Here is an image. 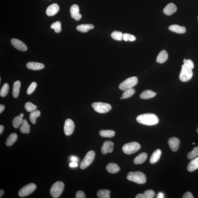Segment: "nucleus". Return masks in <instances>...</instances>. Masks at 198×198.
<instances>
[{"mask_svg": "<svg viewBox=\"0 0 198 198\" xmlns=\"http://www.w3.org/2000/svg\"><path fill=\"white\" fill-rule=\"evenodd\" d=\"M137 120L139 123L147 126L156 125L159 122V119L155 114H140L137 117Z\"/></svg>", "mask_w": 198, "mask_h": 198, "instance_id": "nucleus-1", "label": "nucleus"}, {"mask_svg": "<svg viewBox=\"0 0 198 198\" xmlns=\"http://www.w3.org/2000/svg\"><path fill=\"white\" fill-rule=\"evenodd\" d=\"M128 180L137 183L143 184L146 182V176L144 173L140 171L130 172L127 176Z\"/></svg>", "mask_w": 198, "mask_h": 198, "instance_id": "nucleus-2", "label": "nucleus"}, {"mask_svg": "<svg viewBox=\"0 0 198 198\" xmlns=\"http://www.w3.org/2000/svg\"><path fill=\"white\" fill-rule=\"evenodd\" d=\"M64 188V184L62 181H57L52 186L50 189V194L54 198L60 197Z\"/></svg>", "mask_w": 198, "mask_h": 198, "instance_id": "nucleus-3", "label": "nucleus"}, {"mask_svg": "<svg viewBox=\"0 0 198 198\" xmlns=\"http://www.w3.org/2000/svg\"><path fill=\"white\" fill-rule=\"evenodd\" d=\"M138 82V78L136 77H132L128 78L119 85V89L121 90L125 91L132 89L137 84Z\"/></svg>", "mask_w": 198, "mask_h": 198, "instance_id": "nucleus-4", "label": "nucleus"}, {"mask_svg": "<svg viewBox=\"0 0 198 198\" xmlns=\"http://www.w3.org/2000/svg\"><path fill=\"white\" fill-rule=\"evenodd\" d=\"M140 145L138 142H133L126 144L122 148L123 151L127 155H131L138 151Z\"/></svg>", "mask_w": 198, "mask_h": 198, "instance_id": "nucleus-5", "label": "nucleus"}, {"mask_svg": "<svg viewBox=\"0 0 198 198\" xmlns=\"http://www.w3.org/2000/svg\"><path fill=\"white\" fill-rule=\"evenodd\" d=\"M92 106L96 112L101 114L106 113L112 109V106L110 105L101 102L93 103Z\"/></svg>", "mask_w": 198, "mask_h": 198, "instance_id": "nucleus-6", "label": "nucleus"}, {"mask_svg": "<svg viewBox=\"0 0 198 198\" xmlns=\"http://www.w3.org/2000/svg\"><path fill=\"white\" fill-rule=\"evenodd\" d=\"M95 155V153L93 150L88 152L81 164L80 168L81 169L83 170L89 167L94 161Z\"/></svg>", "mask_w": 198, "mask_h": 198, "instance_id": "nucleus-7", "label": "nucleus"}, {"mask_svg": "<svg viewBox=\"0 0 198 198\" xmlns=\"http://www.w3.org/2000/svg\"><path fill=\"white\" fill-rule=\"evenodd\" d=\"M36 185L34 183H30L26 185L19 191V195L20 197H24L31 194L37 189Z\"/></svg>", "mask_w": 198, "mask_h": 198, "instance_id": "nucleus-8", "label": "nucleus"}, {"mask_svg": "<svg viewBox=\"0 0 198 198\" xmlns=\"http://www.w3.org/2000/svg\"><path fill=\"white\" fill-rule=\"evenodd\" d=\"M179 75V79L182 81L187 82L192 78L193 72L192 70L187 69L184 67L182 68Z\"/></svg>", "mask_w": 198, "mask_h": 198, "instance_id": "nucleus-9", "label": "nucleus"}, {"mask_svg": "<svg viewBox=\"0 0 198 198\" xmlns=\"http://www.w3.org/2000/svg\"><path fill=\"white\" fill-rule=\"evenodd\" d=\"M75 126L74 122L71 119H67L64 126V132L65 135L69 136L74 132Z\"/></svg>", "mask_w": 198, "mask_h": 198, "instance_id": "nucleus-10", "label": "nucleus"}, {"mask_svg": "<svg viewBox=\"0 0 198 198\" xmlns=\"http://www.w3.org/2000/svg\"><path fill=\"white\" fill-rule=\"evenodd\" d=\"M11 44L15 48L21 51H25L28 49V47L23 42L19 39L13 38L11 40Z\"/></svg>", "mask_w": 198, "mask_h": 198, "instance_id": "nucleus-11", "label": "nucleus"}, {"mask_svg": "<svg viewBox=\"0 0 198 198\" xmlns=\"http://www.w3.org/2000/svg\"><path fill=\"white\" fill-rule=\"evenodd\" d=\"M114 143L112 141L107 140L105 142L101 148V152L103 154L112 153L114 150Z\"/></svg>", "mask_w": 198, "mask_h": 198, "instance_id": "nucleus-12", "label": "nucleus"}, {"mask_svg": "<svg viewBox=\"0 0 198 198\" xmlns=\"http://www.w3.org/2000/svg\"><path fill=\"white\" fill-rule=\"evenodd\" d=\"M71 17L76 21L81 19V16L79 13V7L78 5L74 4L71 6L70 9Z\"/></svg>", "mask_w": 198, "mask_h": 198, "instance_id": "nucleus-13", "label": "nucleus"}, {"mask_svg": "<svg viewBox=\"0 0 198 198\" xmlns=\"http://www.w3.org/2000/svg\"><path fill=\"white\" fill-rule=\"evenodd\" d=\"M168 143L171 150L173 152H176L179 148L180 141L179 139L173 137L169 139Z\"/></svg>", "mask_w": 198, "mask_h": 198, "instance_id": "nucleus-14", "label": "nucleus"}, {"mask_svg": "<svg viewBox=\"0 0 198 198\" xmlns=\"http://www.w3.org/2000/svg\"><path fill=\"white\" fill-rule=\"evenodd\" d=\"M177 10V7L173 3H171L167 5L163 9L164 13L167 16L172 15Z\"/></svg>", "mask_w": 198, "mask_h": 198, "instance_id": "nucleus-15", "label": "nucleus"}, {"mask_svg": "<svg viewBox=\"0 0 198 198\" xmlns=\"http://www.w3.org/2000/svg\"><path fill=\"white\" fill-rule=\"evenodd\" d=\"M60 10L59 6L56 4L50 5L47 8L46 13L47 16H52L55 15Z\"/></svg>", "mask_w": 198, "mask_h": 198, "instance_id": "nucleus-16", "label": "nucleus"}, {"mask_svg": "<svg viewBox=\"0 0 198 198\" xmlns=\"http://www.w3.org/2000/svg\"><path fill=\"white\" fill-rule=\"evenodd\" d=\"M26 66L29 69L39 70L43 69L45 67V65L42 63L35 62H30L27 63Z\"/></svg>", "mask_w": 198, "mask_h": 198, "instance_id": "nucleus-17", "label": "nucleus"}, {"mask_svg": "<svg viewBox=\"0 0 198 198\" xmlns=\"http://www.w3.org/2000/svg\"><path fill=\"white\" fill-rule=\"evenodd\" d=\"M168 55L167 52L165 50L161 51L158 54L157 57L156 61L157 63L163 64L165 63L167 60Z\"/></svg>", "mask_w": 198, "mask_h": 198, "instance_id": "nucleus-18", "label": "nucleus"}, {"mask_svg": "<svg viewBox=\"0 0 198 198\" xmlns=\"http://www.w3.org/2000/svg\"><path fill=\"white\" fill-rule=\"evenodd\" d=\"M161 155V152L159 149L155 150L152 154L150 159V163L151 164H154L159 160Z\"/></svg>", "mask_w": 198, "mask_h": 198, "instance_id": "nucleus-19", "label": "nucleus"}, {"mask_svg": "<svg viewBox=\"0 0 198 198\" xmlns=\"http://www.w3.org/2000/svg\"><path fill=\"white\" fill-rule=\"evenodd\" d=\"M106 169L109 173H115L119 172L120 168L117 164L111 163L106 166Z\"/></svg>", "mask_w": 198, "mask_h": 198, "instance_id": "nucleus-20", "label": "nucleus"}, {"mask_svg": "<svg viewBox=\"0 0 198 198\" xmlns=\"http://www.w3.org/2000/svg\"><path fill=\"white\" fill-rule=\"evenodd\" d=\"M148 158V155L145 152H143L139 154L135 158L134 163L135 164H141L146 161Z\"/></svg>", "mask_w": 198, "mask_h": 198, "instance_id": "nucleus-21", "label": "nucleus"}, {"mask_svg": "<svg viewBox=\"0 0 198 198\" xmlns=\"http://www.w3.org/2000/svg\"><path fill=\"white\" fill-rule=\"evenodd\" d=\"M170 31L178 34H184L186 32V28L178 25H172L168 28Z\"/></svg>", "mask_w": 198, "mask_h": 198, "instance_id": "nucleus-22", "label": "nucleus"}, {"mask_svg": "<svg viewBox=\"0 0 198 198\" xmlns=\"http://www.w3.org/2000/svg\"><path fill=\"white\" fill-rule=\"evenodd\" d=\"M156 95V93L150 90H146L140 94V98L142 99H149L155 97Z\"/></svg>", "mask_w": 198, "mask_h": 198, "instance_id": "nucleus-23", "label": "nucleus"}, {"mask_svg": "<svg viewBox=\"0 0 198 198\" xmlns=\"http://www.w3.org/2000/svg\"><path fill=\"white\" fill-rule=\"evenodd\" d=\"M198 169V157L193 158L189 163L187 170L189 172H193Z\"/></svg>", "mask_w": 198, "mask_h": 198, "instance_id": "nucleus-24", "label": "nucleus"}, {"mask_svg": "<svg viewBox=\"0 0 198 198\" xmlns=\"http://www.w3.org/2000/svg\"><path fill=\"white\" fill-rule=\"evenodd\" d=\"M94 28V26L92 24H84L78 25L76 29L78 31L86 33L90 29Z\"/></svg>", "mask_w": 198, "mask_h": 198, "instance_id": "nucleus-25", "label": "nucleus"}, {"mask_svg": "<svg viewBox=\"0 0 198 198\" xmlns=\"http://www.w3.org/2000/svg\"><path fill=\"white\" fill-rule=\"evenodd\" d=\"M21 133L29 134L30 131V126L29 125L27 120L23 119V122L20 128Z\"/></svg>", "mask_w": 198, "mask_h": 198, "instance_id": "nucleus-26", "label": "nucleus"}, {"mask_svg": "<svg viewBox=\"0 0 198 198\" xmlns=\"http://www.w3.org/2000/svg\"><path fill=\"white\" fill-rule=\"evenodd\" d=\"M20 87L21 82L20 81H18L15 82L14 83L12 94L14 98H17L19 96Z\"/></svg>", "mask_w": 198, "mask_h": 198, "instance_id": "nucleus-27", "label": "nucleus"}, {"mask_svg": "<svg viewBox=\"0 0 198 198\" xmlns=\"http://www.w3.org/2000/svg\"><path fill=\"white\" fill-rule=\"evenodd\" d=\"M18 136L17 134L12 133L9 135L6 142V144L8 146H12L17 140Z\"/></svg>", "mask_w": 198, "mask_h": 198, "instance_id": "nucleus-28", "label": "nucleus"}, {"mask_svg": "<svg viewBox=\"0 0 198 198\" xmlns=\"http://www.w3.org/2000/svg\"><path fill=\"white\" fill-rule=\"evenodd\" d=\"M99 134L101 137L111 138L114 136L115 132L112 130H102L100 131Z\"/></svg>", "mask_w": 198, "mask_h": 198, "instance_id": "nucleus-29", "label": "nucleus"}, {"mask_svg": "<svg viewBox=\"0 0 198 198\" xmlns=\"http://www.w3.org/2000/svg\"><path fill=\"white\" fill-rule=\"evenodd\" d=\"M110 191L108 190H100L97 191V196L99 198H110Z\"/></svg>", "mask_w": 198, "mask_h": 198, "instance_id": "nucleus-30", "label": "nucleus"}, {"mask_svg": "<svg viewBox=\"0 0 198 198\" xmlns=\"http://www.w3.org/2000/svg\"><path fill=\"white\" fill-rule=\"evenodd\" d=\"M40 115V111L39 110H35L31 112L29 116V120L32 124L36 123V120L37 117H38Z\"/></svg>", "mask_w": 198, "mask_h": 198, "instance_id": "nucleus-31", "label": "nucleus"}, {"mask_svg": "<svg viewBox=\"0 0 198 198\" xmlns=\"http://www.w3.org/2000/svg\"><path fill=\"white\" fill-rule=\"evenodd\" d=\"M22 118L20 116H17V117H15L13 120V125L15 129H17L21 124L23 122Z\"/></svg>", "mask_w": 198, "mask_h": 198, "instance_id": "nucleus-32", "label": "nucleus"}, {"mask_svg": "<svg viewBox=\"0 0 198 198\" xmlns=\"http://www.w3.org/2000/svg\"><path fill=\"white\" fill-rule=\"evenodd\" d=\"M135 90L133 88L128 89L124 91V92L123 94L122 97L123 99H127L128 98L131 97L135 94Z\"/></svg>", "mask_w": 198, "mask_h": 198, "instance_id": "nucleus-33", "label": "nucleus"}, {"mask_svg": "<svg viewBox=\"0 0 198 198\" xmlns=\"http://www.w3.org/2000/svg\"><path fill=\"white\" fill-rule=\"evenodd\" d=\"M123 34L122 32L118 31H114L111 34V37L114 40L122 41L123 40Z\"/></svg>", "mask_w": 198, "mask_h": 198, "instance_id": "nucleus-34", "label": "nucleus"}, {"mask_svg": "<svg viewBox=\"0 0 198 198\" xmlns=\"http://www.w3.org/2000/svg\"><path fill=\"white\" fill-rule=\"evenodd\" d=\"M51 28L54 29L55 32L58 33L61 32L62 29L61 27V23L60 21L53 23L50 26Z\"/></svg>", "mask_w": 198, "mask_h": 198, "instance_id": "nucleus-35", "label": "nucleus"}, {"mask_svg": "<svg viewBox=\"0 0 198 198\" xmlns=\"http://www.w3.org/2000/svg\"><path fill=\"white\" fill-rule=\"evenodd\" d=\"M198 155V147H195L192 151L189 152L187 154V158L189 159H193L196 158Z\"/></svg>", "mask_w": 198, "mask_h": 198, "instance_id": "nucleus-36", "label": "nucleus"}, {"mask_svg": "<svg viewBox=\"0 0 198 198\" xmlns=\"http://www.w3.org/2000/svg\"><path fill=\"white\" fill-rule=\"evenodd\" d=\"M9 84L6 83L4 85L0 91V95L2 97L5 96L8 94L9 91Z\"/></svg>", "mask_w": 198, "mask_h": 198, "instance_id": "nucleus-37", "label": "nucleus"}, {"mask_svg": "<svg viewBox=\"0 0 198 198\" xmlns=\"http://www.w3.org/2000/svg\"><path fill=\"white\" fill-rule=\"evenodd\" d=\"M184 67L187 69L192 70L194 67L193 62L191 60H188L184 62V64L182 65V68Z\"/></svg>", "mask_w": 198, "mask_h": 198, "instance_id": "nucleus-38", "label": "nucleus"}, {"mask_svg": "<svg viewBox=\"0 0 198 198\" xmlns=\"http://www.w3.org/2000/svg\"><path fill=\"white\" fill-rule=\"evenodd\" d=\"M25 108L27 112H32L36 110L37 109V106L31 102H27L25 104Z\"/></svg>", "mask_w": 198, "mask_h": 198, "instance_id": "nucleus-39", "label": "nucleus"}, {"mask_svg": "<svg viewBox=\"0 0 198 198\" xmlns=\"http://www.w3.org/2000/svg\"><path fill=\"white\" fill-rule=\"evenodd\" d=\"M135 39L136 37L135 36L131 35L130 34L127 33L123 34V40L125 41L126 42H133L134 41H135Z\"/></svg>", "mask_w": 198, "mask_h": 198, "instance_id": "nucleus-40", "label": "nucleus"}, {"mask_svg": "<svg viewBox=\"0 0 198 198\" xmlns=\"http://www.w3.org/2000/svg\"><path fill=\"white\" fill-rule=\"evenodd\" d=\"M37 83L35 82H33L30 85L27 90V93L29 95L31 94L34 92L37 87Z\"/></svg>", "mask_w": 198, "mask_h": 198, "instance_id": "nucleus-41", "label": "nucleus"}, {"mask_svg": "<svg viewBox=\"0 0 198 198\" xmlns=\"http://www.w3.org/2000/svg\"><path fill=\"white\" fill-rule=\"evenodd\" d=\"M145 198H153L155 197V193L151 190L145 191L143 193Z\"/></svg>", "mask_w": 198, "mask_h": 198, "instance_id": "nucleus-42", "label": "nucleus"}, {"mask_svg": "<svg viewBox=\"0 0 198 198\" xmlns=\"http://www.w3.org/2000/svg\"><path fill=\"white\" fill-rule=\"evenodd\" d=\"M75 197L76 198H86V195L83 191H80L76 192Z\"/></svg>", "mask_w": 198, "mask_h": 198, "instance_id": "nucleus-43", "label": "nucleus"}, {"mask_svg": "<svg viewBox=\"0 0 198 198\" xmlns=\"http://www.w3.org/2000/svg\"><path fill=\"white\" fill-rule=\"evenodd\" d=\"M183 198H194V196H193L191 193L190 192H187L184 194L183 196Z\"/></svg>", "mask_w": 198, "mask_h": 198, "instance_id": "nucleus-44", "label": "nucleus"}, {"mask_svg": "<svg viewBox=\"0 0 198 198\" xmlns=\"http://www.w3.org/2000/svg\"><path fill=\"white\" fill-rule=\"evenodd\" d=\"M69 166L71 167H76L78 166V164L76 162H72V163L70 164Z\"/></svg>", "mask_w": 198, "mask_h": 198, "instance_id": "nucleus-45", "label": "nucleus"}, {"mask_svg": "<svg viewBox=\"0 0 198 198\" xmlns=\"http://www.w3.org/2000/svg\"><path fill=\"white\" fill-rule=\"evenodd\" d=\"M157 198H164V195L162 192H160L158 193V195L157 196Z\"/></svg>", "mask_w": 198, "mask_h": 198, "instance_id": "nucleus-46", "label": "nucleus"}, {"mask_svg": "<svg viewBox=\"0 0 198 198\" xmlns=\"http://www.w3.org/2000/svg\"><path fill=\"white\" fill-rule=\"evenodd\" d=\"M71 160L72 161L75 162H78V158H77L76 156H71Z\"/></svg>", "mask_w": 198, "mask_h": 198, "instance_id": "nucleus-47", "label": "nucleus"}, {"mask_svg": "<svg viewBox=\"0 0 198 198\" xmlns=\"http://www.w3.org/2000/svg\"><path fill=\"white\" fill-rule=\"evenodd\" d=\"M5 109V106L3 105H0V113L1 114V112L4 110Z\"/></svg>", "mask_w": 198, "mask_h": 198, "instance_id": "nucleus-48", "label": "nucleus"}, {"mask_svg": "<svg viewBox=\"0 0 198 198\" xmlns=\"http://www.w3.org/2000/svg\"><path fill=\"white\" fill-rule=\"evenodd\" d=\"M135 198H145V197L143 194H140L137 195Z\"/></svg>", "mask_w": 198, "mask_h": 198, "instance_id": "nucleus-49", "label": "nucleus"}, {"mask_svg": "<svg viewBox=\"0 0 198 198\" xmlns=\"http://www.w3.org/2000/svg\"><path fill=\"white\" fill-rule=\"evenodd\" d=\"M4 130V127L3 125L0 126V134H1Z\"/></svg>", "mask_w": 198, "mask_h": 198, "instance_id": "nucleus-50", "label": "nucleus"}, {"mask_svg": "<svg viewBox=\"0 0 198 198\" xmlns=\"http://www.w3.org/2000/svg\"><path fill=\"white\" fill-rule=\"evenodd\" d=\"M4 190L2 189H1L0 190V197L1 198L2 197L3 195L4 194Z\"/></svg>", "mask_w": 198, "mask_h": 198, "instance_id": "nucleus-51", "label": "nucleus"}, {"mask_svg": "<svg viewBox=\"0 0 198 198\" xmlns=\"http://www.w3.org/2000/svg\"><path fill=\"white\" fill-rule=\"evenodd\" d=\"M21 117H24V114H23L21 113L20 114V115H19Z\"/></svg>", "mask_w": 198, "mask_h": 198, "instance_id": "nucleus-52", "label": "nucleus"}, {"mask_svg": "<svg viewBox=\"0 0 198 198\" xmlns=\"http://www.w3.org/2000/svg\"><path fill=\"white\" fill-rule=\"evenodd\" d=\"M186 59H184V61H183V62H184H184L186 61Z\"/></svg>", "mask_w": 198, "mask_h": 198, "instance_id": "nucleus-53", "label": "nucleus"}, {"mask_svg": "<svg viewBox=\"0 0 198 198\" xmlns=\"http://www.w3.org/2000/svg\"><path fill=\"white\" fill-rule=\"evenodd\" d=\"M197 133H198V128H197Z\"/></svg>", "mask_w": 198, "mask_h": 198, "instance_id": "nucleus-54", "label": "nucleus"}, {"mask_svg": "<svg viewBox=\"0 0 198 198\" xmlns=\"http://www.w3.org/2000/svg\"><path fill=\"white\" fill-rule=\"evenodd\" d=\"M120 99H123V98L122 97H121Z\"/></svg>", "mask_w": 198, "mask_h": 198, "instance_id": "nucleus-55", "label": "nucleus"}, {"mask_svg": "<svg viewBox=\"0 0 198 198\" xmlns=\"http://www.w3.org/2000/svg\"><path fill=\"white\" fill-rule=\"evenodd\" d=\"M1 78H0V81H1Z\"/></svg>", "mask_w": 198, "mask_h": 198, "instance_id": "nucleus-56", "label": "nucleus"}, {"mask_svg": "<svg viewBox=\"0 0 198 198\" xmlns=\"http://www.w3.org/2000/svg\"><path fill=\"white\" fill-rule=\"evenodd\" d=\"M193 145H194V144H195V143H193Z\"/></svg>", "mask_w": 198, "mask_h": 198, "instance_id": "nucleus-57", "label": "nucleus"}, {"mask_svg": "<svg viewBox=\"0 0 198 198\" xmlns=\"http://www.w3.org/2000/svg\"></svg>", "mask_w": 198, "mask_h": 198, "instance_id": "nucleus-58", "label": "nucleus"}]
</instances>
